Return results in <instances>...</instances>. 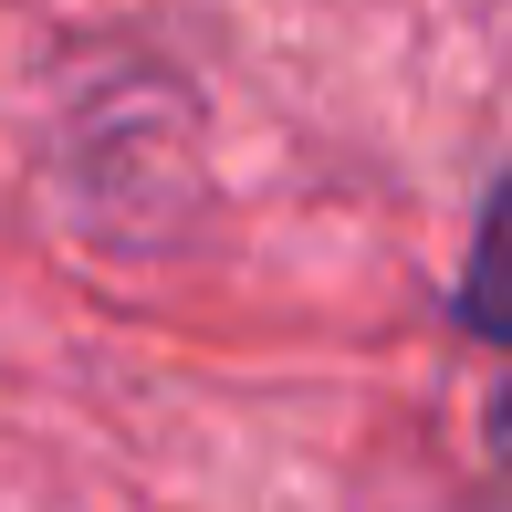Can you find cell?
Segmentation results:
<instances>
[{
    "label": "cell",
    "mask_w": 512,
    "mask_h": 512,
    "mask_svg": "<svg viewBox=\"0 0 512 512\" xmlns=\"http://www.w3.org/2000/svg\"><path fill=\"white\" fill-rule=\"evenodd\" d=\"M460 324H471V335H492V345H512V178H502L492 220H481L471 283H460Z\"/></svg>",
    "instance_id": "obj_1"
}]
</instances>
